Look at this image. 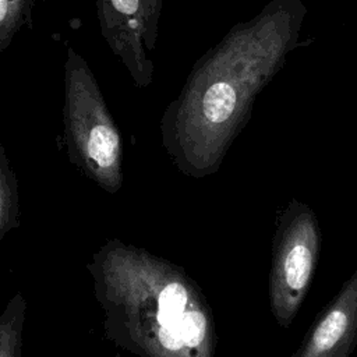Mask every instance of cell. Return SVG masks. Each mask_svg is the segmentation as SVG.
<instances>
[{"instance_id":"cell-1","label":"cell","mask_w":357,"mask_h":357,"mask_svg":"<svg viewBox=\"0 0 357 357\" xmlns=\"http://www.w3.org/2000/svg\"><path fill=\"white\" fill-rule=\"evenodd\" d=\"M86 269L114 346L138 357H215L212 310L181 266L112 238Z\"/></svg>"},{"instance_id":"cell-2","label":"cell","mask_w":357,"mask_h":357,"mask_svg":"<svg viewBox=\"0 0 357 357\" xmlns=\"http://www.w3.org/2000/svg\"><path fill=\"white\" fill-rule=\"evenodd\" d=\"M262 81V24L233 28L204 54L160 117L172 163L192 178L215 174L245 126Z\"/></svg>"},{"instance_id":"cell-3","label":"cell","mask_w":357,"mask_h":357,"mask_svg":"<svg viewBox=\"0 0 357 357\" xmlns=\"http://www.w3.org/2000/svg\"><path fill=\"white\" fill-rule=\"evenodd\" d=\"M64 144L70 162L109 194L123 185V144L95 74L67 47L64 63Z\"/></svg>"},{"instance_id":"cell-4","label":"cell","mask_w":357,"mask_h":357,"mask_svg":"<svg viewBox=\"0 0 357 357\" xmlns=\"http://www.w3.org/2000/svg\"><path fill=\"white\" fill-rule=\"evenodd\" d=\"M321 244L314 209L296 198L290 199L276 215L268 279L271 312L283 329L291 325L308 293Z\"/></svg>"},{"instance_id":"cell-5","label":"cell","mask_w":357,"mask_h":357,"mask_svg":"<svg viewBox=\"0 0 357 357\" xmlns=\"http://www.w3.org/2000/svg\"><path fill=\"white\" fill-rule=\"evenodd\" d=\"M102 36L128 71L135 86L145 89L153 78V63L145 46L142 0H96Z\"/></svg>"},{"instance_id":"cell-6","label":"cell","mask_w":357,"mask_h":357,"mask_svg":"<svg viewBox=\"0 0 357 357\" xmlns=\"http://www.w3.org/2000/svg\"><path fill=\"white\" fill-rule=\"evenodd\" d=\"M357 346V269L321 310L291 357H350Z\"/></svg>"},{"instance_id":"cell-7","label":"cell","mask_w":357,"mask_h":357,"mask_svg":"<svg viewBox=\"0 0 357 357\" xmlns=\"http://www.w3.org/2000/svg\"><path fill=\"white\" fill-rule=\"evenodd\" d=\"M21 225L18 180L0 144V240Z\"/></svg>"},{"instance_id":"cell-8","label":"cell","mask_w":357,"mask_h":357,"mask_svg":"<svg viewBox=\"0 0 357 357\" xmlns=\"http://www.w3.org/2000/svg\"><path fill=\"white\" fill-rule=\"evenodd\" d=\"M26 300L17 291L0 315V357H21Z\"/></svg>"},{"instance_id":"cell-9","label":"cell","mask_w":357,"mask_h":357,"mask_svg":"<svg viewBox=\"0 0 357 357\" xmlns=\"http://www.w3.org/2000/svg\"><path fill=\"white\" fill-rule=\"evenodd\" d=\"M36 0H0V57L22 26L31 25Z\"/></svg>"},{"instance_id":"cell-10","label":"cell","mask_w":357,"mask_h":357,"mask_svg":"<svg viewBox=\"0 0 357 357\" xmlns=\"http://www.w3.org/2000/svg\"><path fill=\"white\" fill-rule=\"evenodd\" d=\"M145 10V46L153 52L159 33V20L162 14V0H142Z\"/></svg>"}]
</instances>
